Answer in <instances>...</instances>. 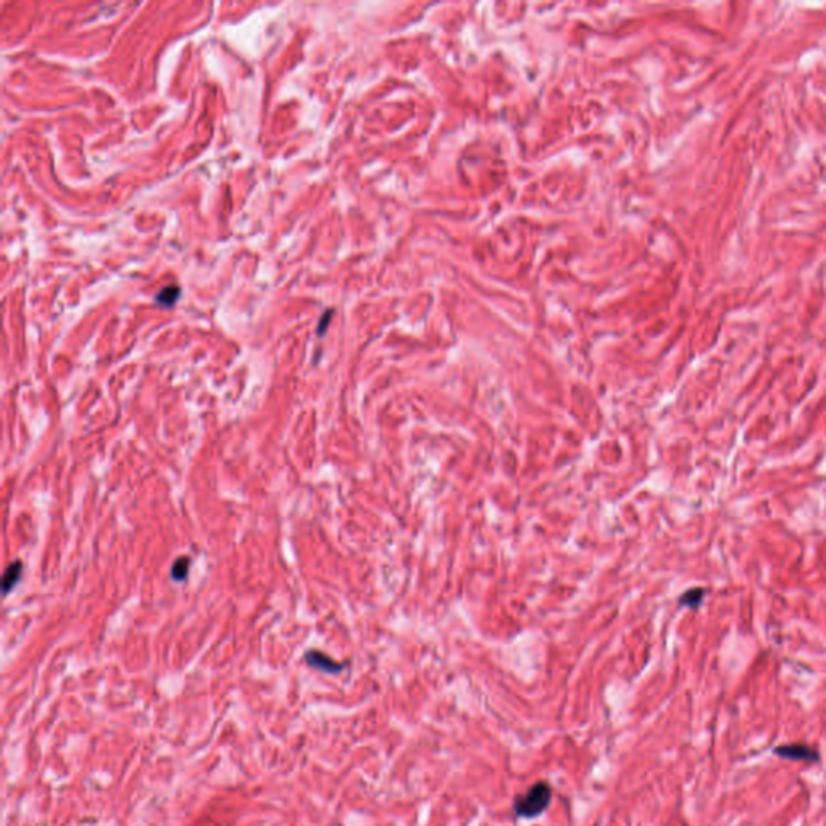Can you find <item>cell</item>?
Segmentation results:
<instances>
[{"label":"cell","mask_w":826,"mask_h":826,"mask_svg":"<svg viewBox=\"0 0 826 826\" xmlns=\"http://www.w3.org/2000/svg\"><path fill=\"white\" fill-rule=\"evenodd\" d=\"M552 799V788L544 781L533 784L525 794L518 796L515 801V813L521 818H534L549 807Z\"/></svg>","instance_id":"obj_1"},{"label":"cell","mask_w":826,"mask_h":826,"mask_svg":"<svg viewBox=\"0 0 826 826\" xmlns=\"http://www.w3.org/2000/svg\"><path fill=\"white\" fill-rule=\"evenodd\" d=\"M774 752L779 757H783V759H789V760H807V762H817L818 760V752L810 748V745H806V744H788V745H779V748L774 749Z\"/></svg>","instance_id":"obj_2"},{"label":"cell","mask_w":826,"mask_h":826,"mask_svg":"<svg viewBox=\"0 0 826 826\" xmlns=\"http://www.w3.org/2000/svg\"><path fill=\"white\" fill-rule=\"evenodd\" d=\"M305 662L309 663V666H312V668L324 671V673H339V671H343V668H344L343 663H338L336 660L329 657V655L323 654L320 651L307 652Z\"/></svg>","instance_id":"obj_3"},{"label":"cell","mask_w":826,"mask_h":826,"mask_svg":"<svg viewBox=\"0 0 826 826\" xmlns=\"http://www.w3.org/2000/svg\"><path fill=\"white\" fill-rule=\"evenodd\" d=\"M21 574H23V563L20 560L10 563L7 570L4 572V577H2L4 596L10 594V592L15 589V586L18 584V581L21 579Z\"/></svg>","instance_id":"obj_4"},{"label":"cell","mask_w":826,"mask_h":826,"mask_svg":"<svg viewBox=\"0 0 826 826\" xmlns=\"http://www.w3.org/2000/svg\"><path fill=\"white\" fill-rule=\"evenodd\" d=\"M179 288L178 286H167L163 288L160 293L155 295V300L158 305L162 307H172L176 300L179 297Z\"/></svg>","instance_id":"obj_5"},{"label":"cell","mask_w":826,"mask_h":826,"mask_svg":"<svg viewBox=\"0 0 826 826\" xmlns=\"http://www.w3.org/2000/svg\"><path fill=\"white\" fill-rule=\"evenodd\" d=\"M189 567H191L189 558L187 557L178 558V560H176L172 567V578L175 581H184L187 573H189Z\"/></svg>","instance_id":"obj_6"}]
</instances>
